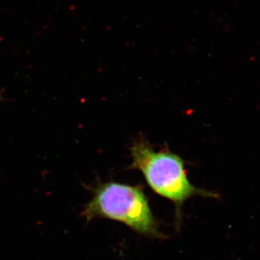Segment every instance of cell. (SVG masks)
<instances>
[{
    "mask_svg": "<svg viewBox=\"0 0 260 260\" xmlns=\"http://www.w3.org/2000/svg\"><path fill=\"white\" fill-rule=\"evenodd\" d=\"M132 169L140 171L152 190L175 205L177 225L181 221V208L195 196L218 198L213 191L193 185L187 177L185 162L168 148L155 151L145 139L135 141L131 148Z\"/></svg>",
    "mask_w": 260,
    "mask_h": 260,
    "instance_id": "6da1fadb",
    "label": "cell"
},
{
    "mask_svg": "<svg viewBox=\"0 0 260 260\" xmlns=\"http://www.w3.org/2000/svg\"><path fill=\"white\" fill-rule=\"evenodd\" d=\"M81 215L87 221L105 218L124 224L145 237L164 239L143 187L116 181L99 183Z\"/></svg>",
    "mask_w": 260,
    "mask_h": 260,
    "instance_id": "7a4b0ae2",
    "label": "cell"
}]
</instances>
